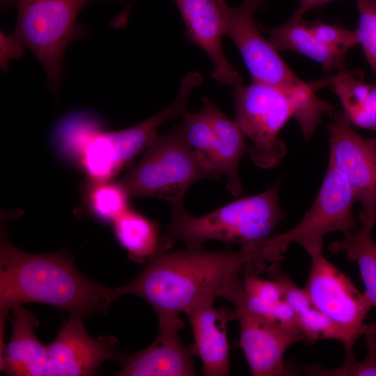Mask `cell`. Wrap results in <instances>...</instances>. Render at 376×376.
Listing matches in <instances>:
<instances>
[{"label":"cell","mask_w":376,"mask_h":376,"mask_svg":"<svg viewBox=\"0 0 376 376\" xmlns=\"http://www.w3.org/2000/svg\"><path fill=\"white\" fill-rule=\"evenodd\" d=\"M327 125L330 132L329 163L348 182L356 201L361 204L362 226L376 223V137H364L352 127L343 113L334 111Z\"/></svg>","instance_id":"10"},{"label":"cell","mask_w":376,"mask_h":376,"mask_svg":"<svg viewBox=\"0 0 376 376\" xmlns=\"http://www.w3.org/2000/svg\"><path fill=\"white\" fill-rule=\"evenodd\" d=\"M280 180L265 191L231 202L201 217H193L183 203L171 205L170 224L163 249L175 241L187 247L203 246L208 240L235 242L241 246L259 245L272 237L287 217L279 200Z\"/></svg>","instance_id":"4"},{"label":"cell","mask_w":376,"mask_h":376,"mask_svg":"<svg viewBox=\"0 0 376 376\" xmlns=\"http://www.w3.org/2000/svg\"><path fill=\"white\" fill-rule=\"evenodd\" d=\"M206 101L214 132L212 150V169L216 178L226 177V189L237 196L242 193L238 175L239 162L249 146L244 134L235 121L228 118L207 97Z\"/></svg>","instance_id":"18"},{"label":"cell","mask_w":376,"mask_h":376,"mask_svg":"<svg viewBox=\"0 0 376 376\" xmlns=\"http://www.w3.org/2000/svg\"><path fill=\"white\" fill-rule=\"evenodd\" d=\"M206 178L212 177L187 141L182 125H175L168 134L155 136L120 182L130 196L157 198L173 205L182 203L190 186Z\"/></svg>","instance_id":"6"},{"label":"cell","mask_w":376,"mask_h":376,"mask_svg":"<svg viewBox=\"0 0 376 376\" xmlns=\"http://www.w3.org/2000/svg\"><path fill=\"white\" fill-rule=\"evenodd\" d=\"M365 337L366 355L361 361L355 358L344 360L335 368H326L318 364L302 365L299 369L307 375L315 376H376V322L366 324Z\"/></svg>","instance_id":"25"},{"label":"cell","mask_w":376,"mask_h":376,"mask_svg":"<svg viewBox=\"0 0 376 376\" xmlns=\"http://www.w3.org/2000/svg\"><path fill=\"white\" fill-rule=\"evenodd\" d=\"M297 10L284 24L264 31L277 50L293 51L319 63L327 72L341 70L347 52L331 47L320 40Z\"/></svg>","instance_id":"19"},{"label":"cell","mask_w":376,"mask_h":376,"mask_svg":"<svg viewBox=\"0 0 376 376\" xmlns=\"http://www.w3.org/2000/svg\"><path fill=\"white\" fill-rule=\"evenodd\" d=\"M328 84L338 97L343 113L351 125L376 134V84L357 79L354 71H341L327 78Z\"/></svg>","instance_id":"20"},{"label":"cell","mask_w":376,"mask_h":376,"mask_svg":"<svg viewBox=\"0 0 376 376\" xmlns=\"http://www.w3.org/2000/svg\"><path fill=\"white\" fill-rule=\"evenodd\" d=\"M357 8L359 15L356 30L359 44L376 76V0H358Z\"/></svg>","instance_id":"26"},{"label":"cell","mask_w":376,"mask_h":376,"mask_svg":"<svg viewBox=\"0 0 376 376\" xmlns=\"http://www.w3.org/2000/svg\"><path fill=\"white\" fill-rule=\"evenodd\" d=\"M109 290L84 277L64 252L33 254L1 235L0 248V347L8 313L27 302L48 304L84 320L105 312Z\"/></svg>","instance_id":"2"},{"label":"cell","mask_w":376,"mask_h":376,"mask_svg":"<svg viewBox=\"0 0 376 376\" xmlns=\"http://www.w3.org/2000/svg\"><path fill=\"white\" fill-rule=\"evenodd\" d=\"M269 258L264 242L238 250L201 247L175 251L160 250L147 260L130 283L110 288L109 299L133 295L148 302L158 320L179 318L181 312L204 298L230 301L243 287L242 275L262 268Z\"/></svg>","instance_id":"1"},{"label":"cell","mask_w":376,"mask_h":376,"mask_svg":"<svg viewBox=\"0 0 376 376\" xmlns=\"http://www.w3.org/2000/svg\"><path fill=\"white\" fill-rule=\"evenodd\" d=\"M127 190L120 182L91 183L87 194V203L91 213L103 221L113 222L127 210Z\"/></svg>","instance_id":"24"},{"label":"cell","mask_w":376,"mask_h":376,"mask_svg":"<svg viewBox=\"0 0 376 376\" xmlns=\"http://www.w3.org/2000/svg\"><path fill=\"white\" fill-rule=\"evenodd\" d=\"M373 227L362 226L345 235L342 240L329 244V251L335 254L344 253L358 265L365 286L364 293L376 307V244L371 235Z\"/></svg>","instance_id":"21"},{"label":"cell","mask_w":376,"mask_h":376,"mask_svg":"<svg viewBox=\"0 0 376 376\" xmlns=\"http://www.w3.org/2000/svg\"><path fill=\"white\" fill-rule=\"evenodd\" d=\"M256 4L258 7L264 2L265 0H246Z\"/></svg>","instance_id":"30"},{"label":"cell","mask_w":376,"mask_h":376,"mask_svg":"<svg viewBox=\"0 0 376 376\" xmlns=\"http://www.w3.org/2000/svg\"><path fill=\"white\" fill-rule=\"evenodd\" d=\"M202 83L200 75L188 73L181 81L178 95L165 109L141 123L118 131L105 132L97 128L86 141L81 151V163L91 183L110 180L123 166L157 134L162 123L182 116L191 91Z\"/></svg>","instance_id":"7"},{"label":"cell","mask_w":376,"mask_h":376,"mask_svg":"<svg viewBox=\"0 0 376 376\" xmlns=\"http://www.w3.org/2000/svg\"><path fill=\"white\" fill-rule=\"evenodd\" d=\"M174 1L185 24L187 38L210 58L214 79L232 86L242 81L223 52L224 22L219 0Z\"/></svg>","instance_id":"15"},{"label":"cell","mask_w":376,"mask_h":376,"mask_svg":"<svg viewBox=\"0 0 376 376\" xmlns=\"http://www.w3.org/2000/svg\"><path fill=\"white\" fill-rule=\"evenodd\" d=\"M236 122L244 134L251 139L248 154L252 162L263 169L277 166L287 148L279 134L297 111L290 97L272 86L242 81L233 86Z\"/></svg>","instance_id":"8"},{"label":"cell","mask_w":376,"mask_h":376,"mask_svg":"<svg viewBox=\"0 0 376 376\" xmlns=\"http://www.w3.org/2000/svg\"><path fill=\"white\" fill-rule=\"evenodd\" d=\"M354 202L348 182L328 162L316 198L302 219L290 230L267 240L272 254L279 262L289 245L296 243L309 255L322 251L323 240L327 234L340 232L345 235L358 229L352 210Z\"/></svg>","instance_id":"9"},{"label":"cell","mask_w":376,"mask_h":376,"mask_svg":"<svg viewBox=\"0 0 376 376\" xmlns=\"http://www.w3.org/2000/svg\"><path fill=\"white\" fill-rule=\"evenodd\" d=\"M12 334L8 344L0 349V369L14 376H47V345L37 338L34 329L36 317L17 305L13 308Z\"/></svg>","instance_id":"17"},{"label":"cell","mask_w":376,"mask_h":376,"mask_svg":"<svg viewBox=\"0 0 376 376\" xmlns=\"http://www.w3.org/2000/svg\"><path fill=\"white\" fill-rule=\"evenodd\" d=\"M334 0H299L300 6L297 10L304 15L308 10L323 6Z\"/></svg>","instance_id":"29"},{"label":"cell","mask_w":376,"mask_h":376,"mask_svg":"<svg viewBox=\"0 0 376 376\" xmlns=\"http://www.w3.org/2000/svg\"><path fill=\"white\" fill-rule=\"evenodd\" d=\"M185 137L196 152L201 164L212 178L216 176L212 169V150L214 143V132L206 101V96L202 98V107L196 113L186 111L182 116Z\"/></svg>","instance_id":"23"},{"label":"cell","mask_w":376,"mask_h":376,"mask_svg":"<svg viewBox=\"0 0 376 376\" xmlns=\"http://www.w3.org/2000/svg\"><path fill=\"white\" fill-rule=\"evenodd\" d=\"M108 0H3L17 12L15 40L36 56L45 70L47 84L57 91L62 77L67 47L86 36V27L77 22L88 3Z\"/></svg>","instance_id":"5"},{"label":"cell","mask_w":376,"mask_h":376,"mask_svg":"<svg viewBox=\"0 0 376 376\" xmlns=\"http://www.w3.org/2000/svg\"><path fill=\"white\" fill-rule=\"evenodd\" d=\"M215 299L204 298L184 311L193 332L191 347L202 361L205 376L229 375V344L227 324L236 318L234 309L224 311L213 306Z\"/></svg>","instance_id":"16"},{"label":"cell","mask_w":376,"mask_h":376,"mask_svg":"<svg viewBox=\"0 0 376 376\" xmlns=\"http://www.w3.org/2000/svg\"><path fill=\"white\" fill-rule=\"evenodd\" d=\"M159 333L146 349L127 354L118 352L115 360L121 369L120 376L196 375L191 347L180 338L182 321L179 318L158 320Z\"/></svg>","instance_id":"14"},{"label":"cell","mask_w":376,"mask_h":376,"mask_svg":"<svg viewBox=\"0 0 376 376\" xmlns=\"http://www.w3.org/2000/svg\"><path fill=\"white\" fill-rule=\"evenodd\" d=\"M124 1V0H122ZM125 8L117 15L111 22V24L114 28H120L126 25L128 17L131 11V7L135 0H125Z\"/></svg>","instance_id":"28"},{"label":"cell","mask_w":376,"mask_h":376,"mask_svg":"<svg viewBox=\"0 0 376 376\" xmlns=\"http://www.w3.org/2000/svg\"><path fill=\"white\" fill-rule=\"evenodd\" d=\"M307 24L320 40L331 47L347 52L349 49L359 44L356 30L352 31L320 22Z\"/></svg>","instance_id":"27"},{"label":"cell","mask_w":376,"mask_h":376,"mask_svg":"<svg viewBox=\"0 0 376 376\" xmlns=\"http://www.w3.org/2000/svg\"><path fill=\"white\" fill-rule=\"evenodd\" d=\"M233 306L240 326V346L251 375L279 376L289 373L284 363L285 353L294 343L305 340L304 334L258 315L240 303Z\"/></svg>","instance_id":"12"},{"label":"cell","mask_w":376,"mask_h":376,"mask_svg":"<svg viewBox=\"0 0 376 376\" xmlns=\"http://www.w3.org/2000/svg\"><path fill=\"white\" fill-rule=\"evenodd\" d=\"M83 322L70 315L54 340L47 345V376L92 375L102 363L115 360L118 339L111 336L93 338Z\"/></svg>","instance_id":"13"},{"label":"cell","mask_w":376,"mask_h":376,"mask_svg":"<svg viewBox=\"0 0 376 376\" xmlns=\"http://www.w3.org/2000/svg\"><path fill=\"white\" fill-rule=\"evenodd\" d=\"M113 223L118 241L132 258L148 260L162 250L157 227L141 214L129 208Z\"/></svg>","instance_id":"22"},{"label":"cell","mask_w":376,"mask_h":376,"mask_svg":"<svg viewBox=\"0 0 376 376\" xmlns=\"http://www.w3.org/2000/svg\"><path fill=\"white\" fill-rule=\"evenodd\" d=\"M224 22V33L235 43L247 67L253 81L266 84L283 91L294 104L298 123L305 139H310L322 116L331 113L334 107L318 97L315 83L299 79L282 59L278 50L262 35L254 19L258 6L244 0L237 7L219 0Z\"/></svg>","instance_id":"3"},{"label":"cell","mask_w":376,"mask_h":376,"mask_svg":"<svg viewBox=\"0 0 376 376\" xmlns=\"http://www.w3.org/2000/svg\"><path fill=\"white\" fill-rule=\"evenodd\" d=\"M311 263L304 286L313 306L352 341L363 334L364 320L373 305L351 279L329 261L322 251L309 254Z\"/></svg>","instance_id":"11"}]
</instances>
